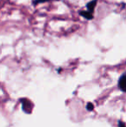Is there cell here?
Returning <instances> with one entry per match:
<instances>
[{"mask_svg": "<svg viewBox=\"0 0 126 127\" xmlns=\"http://www.w3.org/2000/svg\"><path fill=\"white\" fill-rule=\"evenodd\" d=\"M97 1H98V0H93V1L90 2V3H88L87 5H86L87 10H89V11L93 12V10H94V8H95L96 3H97Z\"/></svg>", "mask_w": 126, "mask_h": 127, "instance_id": "obj_4", "label": "cell"}, {"mask_svg": "<svg viewBox=\"0 0 126 127\" xmlns=\"http://www.w3.org/2000/svg\"><path fill=\"white\" fill-rule=\"evenodd\" d=\"M119 127H126V126L123 124V123L120 122V123H119Z\"/></svg>", "mask_w": 126, "mask_h": 127, "instance_id": "obj_7", "label": "cell"}, {"mask_svg": "<svg viewBox=\"0 0 126 127\" xmlns=\"http://www.w3.org/2000/svg\"><path fill=\"white\" fill-rule=\"evenodd\" d=\"M22 104H23V109H24V112H30V110H31V103L29 102V100H27V99H23Z\"/></svg>", "mask_w": 126, "mask_h": 127, "instance_id": "obj_2", "label": "cell"}, {"mask_svg": "<svg viewBox=\"0 0 126 127\" xmlns=\"http://www.w3.org/2000/svg\"><path fill=\"white\" fill-rule=\"evenodd\" d=\"M87 110L88 111H93V105L92 103L87 104Z\"/></svg>", "mask_w": 126, "mask_h": 127, "instance_id": "obj_6", "label": "cell"}, {"mask_svg": "<svg viewBox=\"0 0 126 127\" xmlns=\"http://www.w3.org/2000/svg\"><path fill=\"white\" fill-rule=\"evenodd\" d=\"M79 14H80L83 17H85L86 19H87V20L93 19V12L89 11V10H87V11H80L79 12Z\"/></svg>", "mask_w": 126, "mask_h": 127, "instance_id": "obj_3", "label": "cell"}, {"mask_svg": "<svg viewBox=\"0 0 126 127\" xmlns=\"http://www.w3.org/2000/svg\"><path fill=\"white\" fill-rule=\"evenodd\" d=\"M49 0H35L34 1V4H37V3H44V2H47Z\"/></svg>", "mask_w": 126, "mask_h": 127, "instance_id": "obj_5", "label": "cell"}, {"mask_svg": "<svg viewBox=\"0 0 126 127\" xmlns=\"http://www.w3.org/2000/svg\"><path fill=\"white\" fill-rule=\"evenodd\" d=\"M118 87L124 92H126V74L123 75L119 79L118 81Z\"/></svg>", "mask_w": 126, "mask_h": 127, "instance_id": "obj_1", "label": "cell"}]
</instances>
